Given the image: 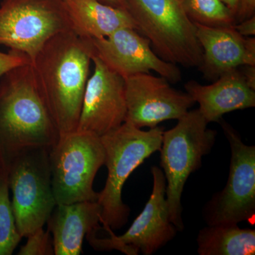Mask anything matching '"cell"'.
<instances>
[{
  "label": "cell",
  "instance_id": "7",
  "mask_svg": "<svg viewBox=\"0 0 255 255\" xmlns=\"http://www.w3.org/2000/svg\"><path fill=\"white\" fill-rule=\"evenodd\" d=\"M50 148L22 151L8 167L13 211L21 237L46 224L56 206L49 160Z\"/></svg>",
  "mask_w": 255,
  "mask_h": 255
},
{
  "label": "cell",
  "instance_id": "13",
  "mask_svg": "<svg viewBox=\"0 0 255 255\" xmlns=\"http://www.w3.org/2000/svg\"><path fill=\"white\" fill-rule=\"evenodd\" d=\"M91 41L95 55L124 79L154 71L172 83L182 80L177 65L156 54L150 41L135 28H120L109 36Z\"/></svg>",
  "mask_w": 255,
  "mask_h": 255
},
{
  "label": "cell",
  "instance_id": "8",
  "mask_svg": "<svg viewBox=\"0 0 255 255\" xmlns=\"http://www.w3.org/2000/svg\"><path fill=\"white\" fill-rule=\"evenodd\" d=\"M70 30L63 0H2L0 46L24 53L31 61L47 42Z\"/></svg>",
  "mask_w": 255,
  "mask_h": 255
},
{
  "label": "cell",
  "instance_id": "4",
  "mask_svg": "<svg viewBox=\"0 0 255 255\" xmlns=\"http://www.w3.org/2000/svg\"><path fill=\"white\" fill-rule=\"evenodd\" d=\"M199 109L189 110L177 125L164 131L160 151L161 166L166 179V202L169 220L182 231L181 199L191 173L201 167L202 158L211 152L217 132L208 128Z\"/></svg>",
  "mask_w": 255,
  "mask_h": 255
},
{
  "label": "cell",
  "instance_id": "2",
  "mask_svg": "<svg viewBox=\"0 0 255 255\" xmlns=\"http://www.w3.org/2000/svg\"><path fill=\"white\" fill-rule=\"evenodd\" d=\"M32 63L0 78V162L6 167L24 150L51 148L59 138Z\"/></svg>",
  "mask_w": 255,
  "mask_h": 255
},
{
  "label": "cell",
  "instance_id": "16",
  "mask_svg": "<svg viewBox=\"0 0 255 255\" xmlns=\"http://www.w3.org/2000/svg\"><path fill=\"white\" fill-rule=\"evenodd\" d=\"M102 208L97 201L57 204L47 221L55 255H80L84 238L100 228Z\"/></svg>",
  "mask_w": 255,
  "mask_h": 255
},
{
  "label": "cell",
  "instance_id": "3",
  "mask_svg": "<svg viewBox=\"0 0 255 255\" xmlns=\"http://www.w3.org/2000/svg\"><path fill=\"white\" fill-rule=\"evenodd\" d=\"M163 132V128L158 126L143 130L125 122L100 137L108 176L97 202L102 208L101 223L105 230L120 229L127 224L130 208L122 199L124 184L147 157L159 150Z\"/></svg>",
  "mask_w": 255,
  "mask_h": 255
},
{
  "label": "cell",
  "instance_id": "19",
  "mask_svg": "<svg viewBox=\"0 0 255 255\" xmlns=\"http://www.w3.org/2000/svg\"><path fill=\"white\" fill-rule=\"evenodd\" d=\"M192 22L211 27H233L236 14L221 0H181Z\"/></svg>",
  "mask_w": 255,
  "mask_h": 255
},
{
  "label": "cell",
  "instance_id": "22",
  "mask_svg": "<svg viewBox=\"0 0 255 255\" xmlns=\"http://www.w3.org/2000/svg\"><path fill=\"white\" fill-rule=\"evenodd\" d=\"M30 63L31 60L24 53L13 50L7 53L0 51V78L11 69Z\"/></svg>",
  "mask_w": 255,
  "mask_h": 255
},
{
  "label": "cell",
  "instance_id": "5",
  "mask_svg": "<svg viewBox=\"0 0 255 255\" xmlns=\"http://www.w3.org/2000/svg\"><path fill=\"white\" fill-rule=\"evenodd\" d=\"M137 31L150 42L156 54L187 68L200 66L203 50L196 26L181 0H124Z\"/></svg>",
  "mask_w": 255,
  "mask_h": 255
},
{
  "label": "cell",
  "instance_id": "18",
  "mask_svg": "<svg viewBox=\"0 0 255 255\" xmlns=\"http://www.w3.org/2000/svg\"><path fill=\"white\" fill-rule=\"evenodd\" d=\"M198 253L200 255H254L255 231L238 224L208 226L199 231Z\"/></svg>",
  "mask_w": 255,
  "mask_h": 255
},
{
  "label": "cell",
  "instance_id": "23",
  "mask_svg": "<svg viewBox=\"0 0 255 255\" xmlns=\"http://www.w3.org/2000/svg\"><path fill=\"white\" fill-rule=\"evenodd\" d=\"M255 11V0H240L239 7L236 14V21L241 22L254 16Z\"/></svg>",
  "mask_w": 255,
  "mask_h": 255
},
{
  "label": "cell",
  "instance_id": "9",
  "mask_svg": "<svg viewBox=\"0 0 255 255\" xmlns=\"http://www.w3.org/2000/svg\"><path fill=\"white\" fill-rule=\"evenodd\" d=\"M221 124L231 150L227 184L204 208L208 226L238 224L255 214V146L242 141L238 132L223 118Z\"/></svg>",
  "mask_w": 255,
  "mask_h": 255
},
{
  "label": "cell",
  "instance_id": "21",
  "mask_svg": "<svg viewBox=\"0 0 255 255\" xmlns=\"http://www.w3.org/2000/svg\"><path fill=\"white\" fill-rule=\"evenodd\" d=\"M26 238L27 241L18 251V255H54L53 240L48 230L38 228Z\"/></svg>",
  "mask_w": 255,
  "mask_h": 255
},
{
  "label": "cell",
  "instance_id": "1",
  "mask_svg": "<svg viewBox=\"0 0 255 255\" xmlns=\"http://www.w3.org/2000/svg\"><path fill=\"white\" fill-rule=\"evenodd\" d=\"M94 55L91 40L68 30L50 38L31 62L60 135L78 129Z\"/></svg>",
  "mask_w": 255,
  "mask_h": 255
},
{
  "label": "cell",
  "instance_id": "14",
  "mask_svg": "<svg viewBox=\"0 0 255 255\" xmlns=\"http://www.w3.org/2000/svg\"><path fill=\"white\" fill-rule=\"evenodd\" d=\"M203 50L199 67L206 79L216 80L241 66H255V37H243L234 27H211L194 23Z\"/></svg>",
  "mask_w": 255,
  "mask_h": 255
},
{
  "label": "cell",
  "instance_id": "26",
  "mask_svg": "<svg viewBox=\"0 0 255 255\" xmlns=\"http://www.w3.org/2000/svg\"><path fill=\"white\" fill-rule=\"evenodd\" d=\"M228 7L232 10L235 14H237L239 7L240 0H221Z\"/></svg>",
  "mask_w": 255,
  "mask_h": 255
},
{
  "label": "cell",
  "instance_id": "27",
  "mask_svg": "<svg viewBox=\"0 0 255 255\" xmlns=\"http://www.w3.org/2000/svg\"><path fill=\"white\" fill-rule=\"evenodd\" d=\"M100 1L105 3V4L111 5V6L126 9V4L124 0H100Z\"/></svg>",
  "mask_w": 255,
  "mask_h": 255
},
{
  "label": "cell",
  "instance_id": "25",
  "mask_svg": "<svg viewBox=\"0 0 255 255\" xmlns=\"http://www.w3.org/2000/svg\"><path fill=\"white\" fill-rule=\"evenodd\" d=\"M243 74L246 79L247 83L253 90H255V66L246 65Z\"/></svg>",
  "mask_w": 255,
  "mask_h": 255
},
{
  "label": "cell",
  "instance_id": "17",
  "mask_svg": "<svg viewBox=\"0 0 255 255\" xmlns=\"http://www.w3.org/2000/svg\"><path fill=\"white\" fill-rule=\"evenodd\" d=\"M70 30L79 36L93 40L105 38L125 27L136 29L126 9L100 0H63Z\"/></svg>",
  "mask_w": 255,
  "mask_h": 255
},
{
  "label": "cell",
  "instance_id": "20",
  "mask_svg": "<svg viewBox=\"0 0 255 255\" xmlns=\"http://www.w3.org/2000/svg\"><path fill=\"white\" fill-rule=\"evenodd\" d=\"M8 168L0 162V255L14 253L21 237L9 196Z\"/></svg>",
  "mask_w": 255,
  "mask_h": 255
},
{
  "label": "cell",
  "instance_id": "10",
  "mask_svg": "<svg viewBox=\"0 0 255 255\" xmlns=\"http://www.w3.org/2000/svg\"><path fill=\"white\" fill-rule=\"evenodd\" d=\"M151 173L153 187L142 212L122 236L114 235L111 228L106 229L110 233V238H97V231L87 235L89 243L95 250H117L127 255H137L140 253L151 255L175 237L178 231L169 220L163 171L153 166Z\"/></svg>",
  "mask_w": 255,
  "mask_h": 255
},
{
  "label": "cell",
  "instance_id": "11",
  "mask_svg": "<svg viewBox=\"0 0 255 255\" xmlns=\"http://www.w3.org/2000/svg\"><path fill=\"white\" fill-rule=\"evenodd\" d=\"M127 118L138 128L157 127L184 117L196 103L187 92L176 90L163 77L140 73L125 79Z\"/></svg>",
  "mask_w": 255,
  "mask_h": 255
},
{
  "label": "cell",
  "instance_id": "12",
  "mask_svg": "<svg viewBox=\"0 0 255 255\" xmlns=\"http://www.w3.org/2000/svg\"><path fill=\"white\" fill-rule=\"evenodd\" d=\"M87 81L77 130L102 136L120 127L127 118L125 79L98 57Z\"/></svg>",
  "mask_w": 255,
  "mask_h": 255
},
{
  "label": "cell",
  "instance_id": "6",
  "mask_svg": "<svg viewBox=\"0 0 255 255\" xmlns=\"http://www.w3.org/2000/svg\"><path fill=\"white\" fill-rule=\"evenodd\" d=\"M49 160L56 205L98 200L94 181L105 162L100 136L78 130L60 135Z\"/></svg>",
  "mask_w": 255,
  "mask_h": 255
},
{
  "label": "cell",
  "instance_id": "15",
  "mask_svg": "<svg viewBox=\"0 0 255 255\" xmlns=\"http://www.w3.org/2000/svg\"><path fill=\"white\" fill-rule=\"evenodd\" d=\"M184 87L188 95L199 104V112L208 124L219 122L229 112L255 106V90L248 85L238 68L223 74L211 85L191 80Z\"/></svg>",
  "mask_w": 255,
  "mask_h": 255
},
{
  "label": "cell",
  "instance_id": "24",
  "mask_svg": "<svg viewBox=\"0 0 255 255\" xmlns=\"http://www.w3.org/2000/svg\"><path fill=\"white\" fill-rule=\"evenodd\" d=\"M236 31L243 37H253L255 35V16L246 18L238 22L234 26Z\"/></svg>",
  "mask_w": 255,
  "mask_h": 255
}]
</instances>
